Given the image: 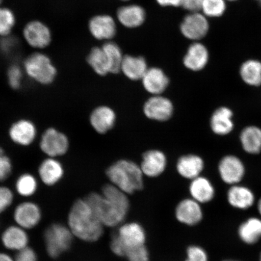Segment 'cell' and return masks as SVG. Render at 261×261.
<instances>
[{
  "label": "cell",
  "mask_w": 261,
  "mask_h": 261,
  "mask_svg": "<svg viewBox=\"0 0 261 261\" xmlns=\"http://www.w3.org/2000/svg\"><path fill=\"white\" fill-rule=\"evenodd\" d=\"M109 60L111 73H118L121 70L123 57L120 48L114 42H109L102 47Z\"/></svg>",
  "instance_id": "obj_32"
},
{
  "label": "cell",
  "mask_w": 261,
  "mask_h": 261,
  "mask_svg": "<svg viewBox=\"0 0 261 261\" xmlns=\"http://www.w3.org/2000/svg\"><path fill=\"white\" fill-rule=\"evenodd\" d=\"M15 16L8 8L0 6V36L6 37L11 34L15 25Z\"/></svg>",
  "instance_id": "obj_35"
},
{
  "label": "cell",
  "mask_w": 261,
  "mask_h": 261,
  "mask_svg": "<svg viewBox=\"0 0 261 261\" xmlns=\"http://www.w3.org/2000/svg\"><path fill=\"white\" fill-rule=\"evenodd\" d=\"M69 145L67 136L55 128L45 130L41 136L40 142L42 152L48 158L57 159L66 154Z\"/></svg>",
  "instance_id": "obj_6"
},
{
  "label": "cell",
  "mask_w": 261,
  "mask_h": 261,
  "mask_svg": "<svg viewBox=\"0 0 261 261\" xmlns=\"http://www.w3.org/2000/svg\"><path fill=\"white\" fill-rule=\"evenodd\" d=\"M25 41L31 47L46 48L51 41V32L46 24L40 21H32L25 25L22 32Z\"/></svg>",
  "instance_id": "obj_7"
},
{
  "label": "cell",
  "mask_w": 261,
  "mask_h": 261,
  "mask_svg": "<svg viewBox=\"0 0 261 261\" xmlns=\"http://www.w3.org/2000/svg\"><path fill=\"white\" fill-rule=\"evenodd\" d=\"M85 199L104 226H119L128 214L129 211L108 200L102 194L93 192Z\"/></svg>",
  "instance_id": "obj_3"
},
{
  "label": "cell",
  "mask_w": 261,
  "mask_h": 261,
  "mask_svg": "<svg viewBox=\"0 0 261 261\" xmlns=\"http://www.w3.org/2000/svg\"><path fill=\"white\" fill-rule=\"evenodd\" d=\"M233 112L227 107H222L215 110L211 119V127L215 134L226 136L234 128Z\"/></svg>",
  "instance_id": "obj_22"
},
{
  "label": "cell",
  "mask_w": 261,
  "mask_h": 261,
  "mask_svg": "<svg viewBox=\"0 0 261 261\" xmlns=\"http://www.w3.org/2000/svg\"><path fill=\"white\" fill-rule=\"evenodd\" d=\"M257 210L258 212L259 217L261 218V197L257 201Z\"/></svg>",
  "instance_id": "obj_47"
},
{
  "label": "cell",
  "mask_w": 261,
  "mask_h": 261,
  "mask_svg": "<svg viewBox=\"0 0 261 261\" xmlns=\"http://www.w3.org/2000/svg\"><path fill=\"white\" fill-rule=\"evenodd\" d=\"M204 169V162L200 156L191 154L178 159L177 169L182 177L193 179L199 177Z\"/></svg>",
  "instance_id": "obj_25"
},
{
  "label": "cell",
  "mask_w": 261,
  "mask_h": 261,
  "mask_svg": "<svg viewBox=\"0 0 261 261\" xmlns=\"http://www.w3.org/2000/svg\"><path fill=\"white\" fill-rule=\"evenodd\" d=\"M222 261H241V260H237V259H225V260H223Z\"/></svg>",
  "instance_id": "obj_48"
},
{
  "label": "cell",
  "mask_w": 261,
  "mask_h": 261,
  "mask_svg": "<svg viewBox=\"0 0 261 261\" xmlns=\"http://www.w3.org/2000/svg\"><path fill=\"white\" fill-rule=\"evenodd\" d=\"M116 115L110 107L99 106L96 108L90 116V123L93 128L100 135L106 134L113 128Z\"/></svg>",
  "instance_id": "obj_18"
},
{
  "label": "cell",
  "mask_w": 261,
  "mask_h": 261,
  "mask_svg": "<svg viewBox=\"0 0 261 261\" xmlns=\"http://www.w3.org/2000/svg\"><path fill=\"white\" fill-rule=\"evenodd\" d=\"M202 11L205 16L218 18L226 12L227 4L226 0H203Z\"/></svg>",
  "instance_id": "obj_34"
},
{
  "label": "cell",
  "mask_w": 261,
  "mask_h": 261,
  "mask_svg": "<svg viewBox=\"0 0 261 261\" xmlns=\"http://www.w3.org/2000/svg\"><path fill=\"white\" fill-rule=\"evenodd\" d=\"M15 261H38L37 255L34 250L27 247L19 251Z\"/></svg>",
  "instance_id": "obj_42"
},
{
  "label": "cell",
  "mask_w": 261,
  "mask_h": 261,
  "mask_svg": "<svg viewBox=\"0 0 261 261\" xmlns=\"http://www.w3.org/2000/svg\"><path fill=\"white\" fill-rule=\"evenodd\" d=\"M73 236L86 242H96L102 237L104 226L86 199L74 202L68 217Z\"/></svg>",
  "instance_id": "obj_1"
},
{
  "label": "cell",
  "mask_w": 261,
  "mask_h": 261,
  "mask_svg": "<svg viewBox=\"0 0 261 261\" xmlns=\"http://www.w3.org/2000/svg\"><path fill=\"white\" fill-rule=\"evenodd\" d=\"M226 2H237L238 0H226Z\"/></svg>",
  "instance_id": "obj_49"
},
{
  "label": "cell",
  "mask_w": 261,
  "mask_h": 261,
  "mask_svg": "<svg viewBox=\"0 0 261 261\" xmlns=\"http://www.w3.org/2000/svg\"><path fill=\"white\" fill-rule=\"evenodd\" d=\"M159 5L163 6H178L181 4L182 0H156Z\"/></svg>",
  "instance_id": "obj_45"
},
{
  "label": "cell",
  "mask_w": 261,
  "mask_h": 261,
  "mask_svg": "<svg viewBox=\"0 0 261 261\" xmlns=\"http://www.w3.org/2000/svg\"><path fill=\"white\" fill-rule=\"evenodd\" d=\"M18 42L14 38L9 37V36L3 37V40L0 43L2 50L5 54H11L16 48Z\"/></svg>",
  "instance_id": "obj_43"
},
{
  "label": "cell",
  "mask_w": 261,
  "mask_h": 261,
  "mask_svg": "<svg viewBox=\"0 0 261 261\" xmlns=\"http://www.w3.org/2000/svg\"><path fill=\"white\" fill-rule=\"evenodd\" d=\"M42 214L40 207L32 202H24L16 207L14 218L19 227L31 229L40 223Z\"/></svg>",
  "instance_id": "obj_14"
},
{
  "label": "cell",
  "mask_w": 261,
  "mask_h": 261,
  "mask_svg": "<svg viewBox=\"0 0 261 261\" xmlns=\"http://www.w3.org/2000/svg\"><path fill=\"white\" fill-rule=\"evenodd\" d=\"M125 257L128 261H149V253L144 245L127 250Z\"/></svg>",
  "instance_id": "obj_38"
},
{
  "label": "cell",
  "mask_w": 261,
  "mask_h": 261,
  "mask_svg": "<svg viewBox=\"0 0 261 261\" xmlns=\"http://www.w3.org/2000/svg\"><path fill=\"white\" fill-rule=\"evenodd\" d=\"M89 28L91 34L98 40H110L116 32V25L113 18L107 15L94 16L90 19Z\"/></svg>",
  "instance_id": "obj_17"
},
{
  "label": "cell",
  "mask_w": 261,
  "mask_h": 261,
  "mask_svg": "<svg viewBox=\"0 0 261 261\" xmlns=\"http://www.w3.org/2000/svg\"><path fill=\"white\" fill-rule=\"evenodd\" d=\"M218 171L222 180L231 186L239 184L245 175L243 163L234 155H227L222 159Z\"/></svg>",
  "instance_id": "obj_11"
},
{
  "label": "cell",
  "mask_w": 261,
  "mask_h": 261,
  "mask_svg": "<svg viewBox=\"0 0 261 261\" xmlns=\"http://www.w3.org/2000/svg\"><path fill=\"white\" fill-rule=\"evenodd\" d=\"M210 24L204 15L191 13L186 16L180 25L182 34L191 40H201L207 35Z\"/></svg>",
  "instance_id": "obj_12"
},
{
  "label": "cell",
  "mask_w": 261,
  "mask_h": 261,
  "mask_svg": "<svg viewBox=\"0 0 261 261\" xmlns=\"http://www.w3.org/2000/svg\"><path fill=\"white\" fill-rule=\"evenodd\" d=\"M256 1L261 2V0H256Z\"/></svg>",
  "instance_id": "obj_52"
},
{
  "label": "cell",
  "mask_w": 261,
  "mask_h": 261,
  "mask_svg": "<svg viewBox=\"0 0 261 261\" xmlns=\"http://www.w3.org/2000/svg\"><path fill=\"white\" fill-rule=\"evenodd\" d=\"M22 70L17 65H12L9 68L7 72L9 86L14 90L20 89L22 80Z\"/></svg>",
  "instance_id": "obj_36"
},
{
  "label": "cell",
  "mask_w": 261,
  "mask_h": 261,
  "mask_svg": "<svg viewBox=\"0 0 261 261\" xmlns=\"http://www.w3.org/2000/svg\"><path fill=\"white\" fill-rule=\"evenodd\" d=\"M121 70L125 76L133 81L142 80L148 70L146 62L142 57H123Z\"/></svg>",
  "instance_id": "obj_28"
},
{
  "label": "cell",
  "mask_w": 261,
  "mask_h": 261,
  "mask_svg": "<svg viewBox=\"0 0 261 261\" xmlns=\"http://www.w3.org/2000/svg\"><path fill=\"white\" fill-rule=\"evenodd\" d=\"M241 79L250 86H261V61L249 59L241 64L240 68Z\"/></svg>",
  "instance_id": "obj_30"
},
{
  "label": "cell",
  "mask_w": 261,
  "mask_h": 261,
  "mask_svg": "<svg viewBox=\"0 0 261 261\" xmlns=\"http://www.w3.org/2000/svg\"><path fill=\"white\" fill-rule=\"evenodd\" d=\"M240 141L245 151L257 154L261 151V129L256 126L245 128L240 135Z\"/></svg>",
  "instance_id": "obj_29"
},
{
  "label": "cell",
  "mask_w": 261,
  "mask_h": 261,
  "mask_svg": "<svg viewBox=\"0 0 261 261\" xmlns=\"http://www.w3.org/2000/svg\"><path fill=\"white\" fill-rule=\"evenodd\" d=\"M15 188L18 193L22 197H31L37 191V179L31 174L25 173L18 178Z\"/></svg>",
  "instance_id": "obj_33"
},
{
  "label": "cell",
  "mask_w": 261,
  "mask_h": 261,
  "mask_svg": "<svg viewBox=\"0 0 261 261\" xmlns=\"http://www.w3.org/2000/svg\"><path fill=\"white\" fill-rule=\"evenodd\" d=\"M185 261H208V256L204 248L192 245L187 250V259Z\"/></svg>",
  "instance_id": "obj_39"
},
{
  "label": "cell",
  "mask_w": 261,
  "mask_h": 261,
  "mask_svg": "<svg viewBox=\"0 0 261 261\" xmlns=\"http://www.w3.org/2000/svg\"><path fill=\"white\" fill-rule=\"evenodd\" d=\"M208 51L201 43H194L189 47L184 58V64L188 69L200 71L205 67L208 61Z\"/></svg>",
  "instance_id": "obj_24"
},
{
  "label": "cell",
  "mask_w": 261,
  "mask_h": 261,
  "mask_svg": "<svg viewBox=\"0 0 261 261\" xmlns=\"http://www.w3.org/2000/svg\"><path fill=\"white\" fill-rule=\"evenodd\" d=\"M142 80L145 89L154 96L161 95L169 84L168 77L159 68L148 69Z\"/></svg>",
  "instance_id": "obj_21"
},
{
  "label": "cell",
  "mask_w": 261,
  "mask_h": 261,
  "mask_svg": "<svg viewBox=\"0 0 261 261\" xmlns=\"http://www.w3.org/2000/svg\"><path fill=\"white\" fill-rule=\"evenodd\" d=\"M44 240L49 256L57 258L69 250L72 244L73 233L64 225L54 224L45 230Z\"/></svg>",
  "instance_id": "obj_5"
},
{
  "label": "cell",
  "mask_w": 261,
  "mask_h": 261,
  "mask_svg": "<svg viewBox=\"0 0 261 261\" xmlns=\"http://www.w3.org/2000/svg\"><path fill=\"white\" fill-rule=\"evenodd\" d=\"M227 200L231 207L240 211L249 210L256 203L253 192L239 184L231 186L227 191Z\"/></svg>",
  "instance_id": "obj_15"
},
{
  "label": "cell",
  "mask_w": 261,
  "mask_h": 261,
  "mask_svg": "<svg viewBox=\"0 0 261 261\" xmlns=\"http://www.w3.org/2000/svg\"><path fill=\"white\" fill-rule=\"evenodd\" d=\"M14 200V194L8 187H0V214L11 205Z\"/></svg>",
  "instance_id": "obj_40"
},
{
  "label": "cell",
  "mask_w": 261,
  "mask_h": 261,
  "mask_svg": "<svg viewBox=\"0 0 261 261\" xmlns=\"http://www.w3.org/2000/svg\"><path fill=\"white\" fill-rule=\"evenodd\" d=\"M143 112L149 119L164 122L172 117L174 106L168 98L161 95L153 96L145 103Z\"/></svg>",
  "instance_id": "obj_10"
},
{
  "label": "cell",
  "mask_w": 261,
  "mask_h": 261,
  "mask_svg": "<svg viewBox=\"0 0 261 261\" xmlns=\"http://www.w3.org/2000/svg\"><path fill=\"white\" fill-rule=\"evenodd\" d=\"M203 0H182V8L192 13L197 12L201 9Z\"/></svg>",
  "instance_id": "obj_44"
},
{
  "label": "cell",
  "mask_w": 261,
  "mask_h": 261,
  "mask_svg": "<svg viewBox=\"0 0 261 261\" xmlns=\"http://www.w3.org/2000/svg\"><path fill=\"white\" fill-rule=\"evenodd\" d=\"M259 261H261V251H260V254H259Z\"/></svg>",
  "instance_id": "obj_50"
},
{
  "label": "cell",
  "mask_w": 261,
  "mask_h": 261,
  "mask_svg": "<svg viewBox=\"0 0 261 261\" xmlns=\"http://www.w3.org/2000/svg\"><path fill=\"white\" fill-rule=\"evenodd\" d=\"M38 174L44 184L51 187L57 184L63 178L64 169L57 158H48L44 160L39 166Z\"/></svg>",
  "instance_id": "obj_19"
},
{
  "label": "cell",
  "mask_w": 261,
  "mask_h": 261,
  "mask_svg": "<svg viewBox=\"0 0 261 261\" xmlns=\"http://www.w3.org/2000/svg\"><path fill=\"white\" fill-rule=\"evenodd\" d=\"M12 171V163L11 159L6 154L2 147H0V182L6 180Z\"/></svg>",
  "instance_id": "obj_37"
},
{
  "label": "cell",
  "mask_w": 261,
  "mask_h": 261,
  "mask_svg": "<svg viewBox=\"0 0 261 261\" xmlns=\"http://www.w3.org/2000/svg\"><path fill=\"white\" fill-rule=\"evenodd\" d=\"M116 234L125 247L126 252L129 249L145 245L146 231L142 225L137 222L120 225Z\"/></svg>",
  "instance_id": "obj_9"
},
{
  "label": "cell",
  "mask_w": 261,
  "mask_h": 261,
  "mask_svg": "<svg viewBox=\"0 0 261 261\" xmlns=\"http://www.w3.org/2000/svg\"><path fill=\"white\" fill-rule=\"evenodd\" d=\"M238 238L247 246H253L261 240V218L250 217L247 218L238 227Z\"/></svg>",
  "instance_id": "obj_20"
},
{
  "label": "cell",
  "mask_w": 261,
  "mask_h": 261,
  "mask_svg": "<svg viewBox=\"0 0 261 261\" xmlns=\"http://www.w3.org/2000/svg\"><path fill=\"white\" fill-rule=\"evenodd\" d=\"M117 18L120 23L125 27L134 28L138 27L144 22L145 12L140 6H126L118 10Z\"/></svg>",
  "instance_id": "obj_27"
},
{
  "label": "cell",
  "mask_w": 261,
  "mask_h": 261,
  "mask_svg": "<svg viewBox=\"0 0 261 261\" xmlns=\"http://www.w3.org/2000/svg\"><path fill=\"white\" fill-rule=\"evenodd\" d=\"M123 1H127V0H123Z\"/></svg>",
  "instance_id": "obj_54"
},
{
  "label": "cell",
  "mask_w": 261,
  "mask_h": 261,
  "mask_svg": "<svg viewBox=\"0 0 261 261\" xmlns=\"http://www.w3.org/2000/svg\"><path fill=\"white\" fill-rule=\"evenodd\" d=\"M107 175L114 186L126 194H133L143 188V174L140 166L126 160L114 163L107 169Z\"/></svg>",
  "instance_id": "obj_2"
},
{
  "label": "cell",
  "mask_w": 261,
  "mask_h": 261,
  "mask_svg": "<svg viewBox=\"0 0 261 261\" xmlns=\"http://www.w3.org/2000/svg\"><path fill=\"white\" fill-rule=\"evenodd\" d=\"M189 192L191 198L200 204L210 203L215 195V188L210 179L201 176L192 179Z\"/></svg>",
  "instance_id": "obj_23"
},
{
  "label": "cell",
  "mask_w": 261,
  "mask_h": 261,
  "mask_svg": "<svg viewBox=\"0 0 261 261\" xmlns=\"http://www.w3.org/2000/svg\"><path fill=\"white\" fill-rule=\"evenodd\" d=\"M259 3H260V7H261V2H260Z\"/></svg>",
  "instance_id": "obj_53"
},
{
  "label": "cell",
  "mask_w": 261,
  "mask_h": 261,
  "mask_svg": "<svg viewBox=\"0 0 261 261\" xmlns=\"http://www.w3.org/2000/svg\"><path fill=\"white\" fill-rule=\"evenodd\" d=\"M110 248L112 252L115 255L119 257H125L126 253L125 248L119 237H117L116 233L114 234L112 237L110 242Z\"/></svg>",
  "instance_id": "obj_41"
},
{
  "label": "cell",
  "mask_w": 261,
  "mask_h": 261,
  "mask_svg": "<svg viewBox=\"0 0 261 261\" xmlns=\"http://www.w3.org/2000/svg\"><path fill=\"white\" fill-rule=\"evenodd\" d=\"M28 76L37 83L48 86L54 83L57 70L47 55L37 52L29 55L24 62Z\"/></svg>",
  "instance_id": "obj_4"
},
{
  "label": "cell",
  "mask_w": 261,
  "mask_h": 261,
  "mask_svg": "<svg viewBox=\"0 0 261 261\" xmlns=\"http://www.w3.org/2000/svg\"><path fill=\"white\" fill-rule=\"evenodd\" d=\"M176 219L188 226H197L203 219V211L201 204L191 198L179 202L175 210Z\"/></svg>",
  "instance_id": "obj_8"
},
{
  "label": "cell",
  "mask_w": 261,
  "mask_h": 261,
  "mask_svg": "<svg viewBox=\"0 0 261 261\" xmlns=\"http://www.w3.org/2000/svg\"><path fill=\"white\" fill-rule=\"evenodd\" d=\"M2 2H3V0H0V5L2 4Z\"/></svg>",
  "instance_id": "obj_51"
},
{
  "label": "cell",
  "mask_w": 261,
  "mask_h": 261,
  "mask_svg": "<svg viewBox=\"0 0 261 261\" xmlns=\"http://www.w3.org/2000/svg\"><path fill=\"white\" fill-rule=\"evenodd\" d=\"M167 159L164 153L159 150H150L143 155L141 168L143 175L156 177L165 171Z\"/></svg>",
  "instance_id": "obj_16"
},
{
  "label": "cell",
  "mask_w": 261,
  "mask_h": 261,
  "mask_svg": "<svg viewBox=\"0 0 261 261\" xmlns=\"http://www.w3.org/2000/svg\"><path fill=\"white\" fill-rule=\"evenodd\" d=\"M0 261H14L12 257L7 254L0 253Z\"/></svg>",
  "instance_id": "obj_46"
},
{
  "label": "cell",
  "mask_w": 261,
  "mask_h": 261,
  "mask_svg": "<svg viewBox=\"0 0 261 261\" xmlns=\"http://www.w3.org/2000/svg\"><path fill=\"white\" fill-rule=\"evenodd\" d=\"M9 136L16 145L22 146H30L37 138V127L31 120L20 119L13 123L10 127Z\"/></svg>",
  "instance_id": "obj_13"
},
{
  "label": "cell",
  "mask_w": 261,
  "mask_h": 261,
  "mask_svg": "<svg viewBox=\"0 0 261 261\" xmlns=\"http://www.w3.org/2000/svg\"><path fill=\"white\" fill-rule=\"evenodd\" d=\"M87 62L94 72L100 76L111 73L109 62L102 47L93 48L87 57Z\"/></svg>",
  "instance_id": "obj_31"
},
{
  "label": "cell",
  "mask_w": 261,
  "mask_h": 261,
  "mask_svg": "<svg viewBox=\"0 0 261 261\" xmlns=\"http://www.w3.org/2000/svg\"><path fill=\"white\" fill-rule=\"evenodd\" d=\"M3 245L9 250L20 251L28 247L29 237L21 227L11 226L6 228L2 236Z\"/></svg>",
  "instance_id": "obj_26"
}]
</instances>
